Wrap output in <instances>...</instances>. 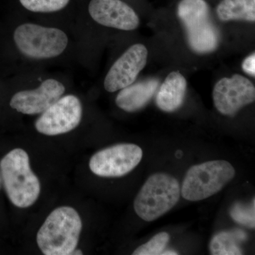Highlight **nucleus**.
<instances>
[{
    "label": "nucleus",
    "mask_w": 255,
    "mask_h": 255,
    "mask_svg": "<svg viewBox=\"0 0 255 255\" xmlns=\"http://www.w3.org/2000/svg\"><path fill=\"white\" fill-rule=\"evenodd\" d=\"M169 241L168 233H159L154 236L150 241L142 245L132 253L133 255H157L165 249Z\"/></svg>",
    "instance_id": "nucleus-18"
},
{
    "label": "nucleus",
    "mask_w": 255,
    "mask_h": 255,
    "mask_svg": "<svg viewBox=\"0 0 255 255\" xmlns=\"http://www.w3.org/2000/svg\"><path fill=\"white\" fill-rule=\"evenodd\" d=\"M82 228L81 218L75 209L57 208L37 233V244L43 255H71L78 246Z\"/></svg>",
    "instance_id": "nucleus-2"
},
{
    "label": "nucleus",
    "mask_w": 255,
    "mask_h": 255,
    "mask_svg": "<svg viewBox=\"0 0 255 255\" xmlns=\"http://www.w3.org/2000/svg\"><path fill=\"white\" fill-rule=\"evenodd\" d=\"M71 255H83V253H82V252L81 251H80V250L75 249L73 251V253H71Z\"/></svg>",
    "instance_id": "nucleus-22"
},
{
    "label": "nucleus",
    "mask_w": 255,
    "mask_h": 255,
    "mask_svg": "<svg viewBox=\"0 0 255 255\" xmlns=\"http://www.w3.org/2000/svg\"><path fill=\"white\" fill-rule=\"evenodd\" d=\"M147 48L144 45L130 46L112 65L105 79L104 86L109 92L122 90L132 85L147 63Z\"/></svg>",
    "instance_id": "nucleus-10"
},
{
    "label": "nucleus",
    "mask_w": 255,
    "mask_h": 255,
    "mask_svg": "<svg viewBox=\"0 0 255 255\" xmlns=\"http://www.w3.org/2000/svg\"><path fill=\"white\" fill-rule=\"evenodd\" d=\"M186 90L187 81L184 77L179 72H172L167 75L157 92V107L163 112H175L183 105Z\"/></svg>",
    "instance_id": "nucleus-14"
},
{
    "label": "nucleus",
    "mask_w": 255,
    "mask_h": 255,
    "mask_svg": "<svg viewBox=\"0 0 255 255\" xmlns=\"http://www.w3.org/2000/svg\"><path fill=\"white\" fill-rule=\"evenodd\" d=\"M19 1L25 9L32 12L50 13L64 9L70 0H19Z\"/></svg>",
    "instance_id": "nucleus-17"
},
{
    "label": "nucleus",
    "mask_w": 255,
    "mask_h": 255,
    "mask_svg": "<svg viewBox=\"0 0 255 255\" xmlns=\"http://www.w3.org/2000/svg\"><path fill=\"white\" fill-rule=\"evenodd\" d=\"M255 199L251 205L247 206L241 203L235 204L231 210V217L236 222L250 228L255 227Z\"/></svg>",
    "instance_id": "nucleus-19"
},
{
    "label": "nucleus",
    "mask_w": 255,
    "mask_h": 255,
    "mask_svg": "<svg viewBox=\"0 0 255 255\" xmlns=\"http://www.w3.org/2000/svg\"><path fill=\"white\" fill-rule=\"evenodd\" d=\"M142 150L135 144H118L96 152L90 160L92 173L99 177H121L138 165Z\"/></svg>",
    "instance_id": "nucleus-7"
},
{
    "label": "nucleus",
    "mask_w": 255,
    "mask_h": 255,
    "mask_svg": "<svg viewBox=\"0 0 255 255\" xmlns=\"http://www.w3.org/2000/svg\"><path fill=\"white\" fill-rule=\"evenodd\" d=\"M215 107L223 115L233 116L255 100L254 85L241 75L217 82L213 91Z\"/></svg>",
    "instance_id": "nucleus-9"
},
{
    "label": "nucleus",
    "mask_w": 255,
    "mask_h": 255,
    "mask_svg": "<svg viewBox=\"0 0 255 255\" xmlns=\"http://www.w3.org/2000/svg\"><path fill=\"white\" fill-rule=\"evenodd\" d=\"M159 86L156 79L137 82L122 89L116 98V104L121 110L134 112L141 110L155 95Z\"/></svg>",
    "instance_id": "nucleus-13"
},
{
    "label": "nucleus",
    "mask_w": 255,
    "mask_h": 255,
    "mask_svg": "<svg viewBox=\"0 0 255 255\" xmlns=\"http://www.w3.org/2000/svg\"><path fill=\"white\" fill-rule=\"evenodd\" d=\"M161 255H178V253L177 252L175 251H165V252H162V253H161Z\"/></svg>",
    "instance_id": "nucleus-21"
},
{
    "label": "nucleus",
    "mask_w": 255,
    "mask_h": 255,
    "mask_svg": "<svg viewBox=\"0 0 255 255\" xmlns=\"http://www.w3.org/2000/svg\"><path fill=\"white\" fill-rule=\"evenodd\" d=\"M65 86L55 79H48L38 88L23 90L15 94L10 107L26 115L41 114L53 105L65 93Z\"/></svg>",
    "instance_id": "nucleus-11"
},
{
    "label": "nucleus",
    "mask_w": 255,
    "mask_h": 255,
    "mask_svg": "<svg viewBox=\"0 0 255 255\" xmlns=\"http://www.w3.org/2000/svg\"><path fill=\"white\" fill-rule=\"evenodd\" d=\"M246 240L247 234L241 230L219 233L211 240L210 252L213 255H242L239 245Z\"/></svg>",
    "instance_id": "nucleus-16"
},
{
    "label": "nucleus",
    "mask_w": 255,
    "mask_h": 255,
    "mask_svg": "<svg viewBox=\"0 0 255 255\" xmlns=\"http://www.w3.org/2000/svg\"><path fill=\"white\" fill-rule=\"evenodd\" d=\"M236 175L227 161L214 160L192 166L183 181L181 193L184 199L199 201L217 194Z\"/></svg>",
    "instance_id": "nucleus-4"
},
{
    "label": "nucleus",
    "mask_w": 255,
    "mask_h": 255,
    "mask_svg": "<svg viewBox=\"0 0 255 255\" xmlns=\"http://www.w3.org/2000/svg\"><path fill=\"white\" fill-rule=\"evenodd\" d=\"M177 14L185 28L191 49L207 53L217 48L219 31L211 21L209 6L204 0H182Z\"/></svg>",
    "instance_id": "nucleus-5"
},
{
    "label": "nucleus",
    "mask_w": 255,
    "mask_h": 255,
    "mask_svg": "<svg viewBox=\"0 0 255 255\" xmlns=\"http://www.w3.org/2000/svg\"><path fill=\"white\" fill-rule=\"evenodd\" d=\"M41 114L35 122L37 131L50 136L67 133L81 122V102L76 96H64Z\"/></svg>",
    "instance_id": "nucleus-8"
},
{
    "label": "nucleus",
    "mask_w": 255,
    "mask_h": 255,
    "mask_svg": "<svg viewBox=\"0 0 255 255\" xmlns=\"http://www.w3.org/2000/svg\"><path fill=\"white\" fill-rule=\"evenodd\" d=\"M243 70L251 76H255V54L253 53L246 58L242 64Z\"/></svg>",
    "instance_id": "nucleus-20"
},
{
    "label": "nucleus",
    "mask_w": 255,
    "mask_h": 255,
    "mask_svg": "<svg viewBox=\"0 0 255 255\" xmlns=\"http://www.w3.org/2000/svg\"><path fill=\"white\" fill-rule=\"evenodd\" d=\"M88 10L96 22L107 27L132 31L140 23L135 11L122 0H91Z\"/></svg>",
    "instance_id": "nucleus-12"
},
{
    "label": "nucleus",
    "mask_w": 255,
    "mask_h": 255,
    "mask_svg": "<svg viewBox=\"0 0 255 255\" xmlns=\"http://www.w3.org/2000/svg\"><path fill=\"white\" fill-rule=\"evenodd\" d=\"M1 185H2V182H1V176H0V189H1Z\"/></svg>",
    "instance_id": "nucleus-23"
},
{
    "label": "nucleus",
    "mask_w": 255,
    "mask_h": 255,
    "mask_svg": "<svg viewBox=\"0 0 255 255\" xmlns=\"http://www.w3.org/2000/svg\"><path fill=\"white\" fill-rule=\"evenodd\" d=\"M180 193L179 182L172 176L152 174L137 194L134 209L140 219L151 222L170 211L179 201Z\"/></svg>",
    "instance_id": "nucleus-3"
},
{
    "label": "nucleus",
    "mask_w": 255,
    "mask_h": 255,
    "mask_svg": "<svg viewBox=\"0 0 255 255\" xmlns=\"http://www.w3.org/2000/svg\"><path fill=\"white\" fill-rule=\"evenodd\" d=\"M0 176L6 195L16 207H30L39 197L41 183L31 170L27 152L22 149H14L1 159Z\"/></svg>",
    "instance_id": "nucleus-1"
},
{
    "label": "nucleus",
    "mask_w": 255,
    "mask_h": 255,
    "mask_svg": "<svg viewBox=\"0 0 255 255\" xmlns=\"http://www.w3.org/2000/svg\"><path fill=\"white\" fill-rule=\"evenodd\" d=\"M221 21H255V0H222L217 6Z\"/></svg>",
    "instance_id": "nucleus-15"
},
{
    "label": "nucleus",
    "mask_w": 255,
    "mask_h": 255,
    "mask_svg": "<svg viewBox=\"0 0 255 255\" xmlns=\"http://www.w3.org/2000/svg\"><path fill=\"white\" fill-rule=\"evenodd\" d=\"M15 44L28 58L48 59L63 53L68 44L65 32L56 28L44 27L34 23H23L14 33Z\"/></svg>",
    "instance_id": "nucleus-6"
}]
</instances>
